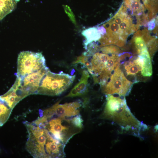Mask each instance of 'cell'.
<instances>
[{"label":"cell","mask_w":158,"mask_h":158,"mask_svg":"<svg viewBox=\"0 0 158 158\" xmlns=\"http://www.w3.org/2000/svg\"><path fill=\"white\" fill-rule=\"evenodd\" d=\"M13 109L0 98V127L7 121Z\"/></svg>","instance_id":"15"},{"label":"cell","mask_w":158,"mask_h":158,"mask_svg":"<svg viewBox=\"0 0 158 158\" xmlns=\"http://www.w3.org/2000/svg\"><path fill=\"white\" fill-rule=\"evenodd\" d=\"M20 0H0V20L15 9Z\"/></svg>","instance_id":"13"},{"label":"cell","mask_w":158,"mask_h":158,"mask_svg":"<svg viewBox=\"0 0 158 158\" xmlns=\"http://www.w3.org/2000/svg\"><path fill=\"white\" fill-rule=\"evenodd\" d=\"M136 60L141 68V75L143 77H150L152 73L150 54L147 50L138 54Z\"/></svg>","instance_id":"12"},{"label":"cell","mask_w":158,"mask_h":158,"mask_svg":"<svg viewBox=\"0 0 158 158\" xmlns=\"http://www.w3.org/2000/svg\"><path fill=\"white\" fill-rule=\"evenodd\" d=\"M24 124L28 133L25 148L33 157L64 156L65 145L54 138L42 124L35 121L31 122L25 121Z\"/></svg>","instance_id":"1"},{"label":"cell","mask_w":158,"mask_h":158,"mask_svg":"<svg viewBox=\"0 0 158 158\" xmlns=\"http://www.w3.org/2000/svg\"><path fill=\"white\" fill-rule=\"evenodd\" d=\"M133 84L126 78L119 65L113 71L105 83L101 87L105 94L123 97L129 93Z\"/></svg>","instance_id":"6"},{"label":"cell","mask_w":158,"mask_h":158,"mask_svg":"<svg viewBox=\"0 0 158 158\" xmlns=\"http://www.w3.org/2000/svg\"><path fill=\"white\" fill-rule=\"evenodd\" d=\"M89 77V72L87 70L83 71L79 81L66 97L80 96L86 94L88 91V80Z\"/></svg>","instance_id":"11"},{"label":"cell","mask_w":158,"mask_h":158,"mask_svg":"<svg viewBox=\"0 0 158 158\" xmlns=\"http://www.w3.org/2000/svg\"><path fill=\"white\" fill-rule=\"evenodd\" d=\"M63 7L65 12L74 24L76 25V22L75 16L70 7L66 5H63Z\"/></svg>","instance_id":"18"},{"label":"cell","mask_w":158,"mask_h":158,"mask_svg":"<svg viewBox=\"0 0 158 158\" xmlns=\"http://www.w3.org/2000/svg\"><path fill=\"white\" fill-rule=\"evenodd\" d=\"M76 64L83 65L91 74L95 83L104 85L113 71L119 65L117 54H105L96 51L89 55L83 53L75 61Z\"/></svg>","instance_id":"2"},{"label":"cell","mask_w":158,"mask_h":158,"mask_svg":"<svg viewBox=\"0 0 158 158\" xmlns=\"http://www.w3.org/2000/svg\"><path fill=\"white\" fill-rule=\"evenodd\" d=\"M28 95L21 88L19 80L16 77L12 86L6 93L0 95V98L13 109L20 101Z\"/></svg>","instance_id":"10"},{"label":"cell","mask_w":158,"mask_h":158,"mask_svg":"<svg viewBox=\"0 0 158 158\" xmlns=\"http://www.w3.org/2000/svg\"><path fill=\"white\" fill-rule=\"evenodd\" d=\"M75 77L63 71L55 73L49 70L42 78L36 94L59 95L71 86Z\"/></svg>","instance_id":"4"},{"label":"cell","mask_w":158,"mask_h":158,"mask_svg":"<svg viewBox=\"0 0 158 158\" xmlns=\"http://www.w3.org/2000/svg\"><path fill=\"white\" fill-rule=\"evenodd\" d=\"M71 118L62 116L42 114L36 120L44 126L54 138L65 145L80 130L73 125Z\"/></svg>","instance_id":"3"},{"label":"cell","mask_w":158,"mask_h":158,"mask_svg":"<svg viewBox=\"0 0 158 158\" xmlns=\"http://www.w3.org/2000/svg\"><path fill=\"white\" fill-rule=\"evenodd\" d=\"M97 30L101 35H104L106 33V31L105 28L102 26L98 28Z\"/></svg>","instance_id":"19"},{"label":"cell","mask_w":158,"mask_h":158,"mask_svg":"<svg viewBox=\"0 0 158 158\" xmlns=\"http://www.w3.org/2000/svg\"><path fill=\"white\" fill-rule=\"evenodd\" d=\"M154 21H152L151 22V23H150L149 27L150 28L152 29L154 27Z\"/></svg>","instance_id":"20"},{"label":"cell","mask_w":158,"mask_h":158,"mask_svg":"<svg viewBox=\"0 0 158 158\" xmlns=\"http://www.w3.org/2000/svg\"><path fill=\"white\" fill-rule=\"evenodd\" d=\"M46 66V60L41 53L22 51L18 55L17 72L16 75L23 77Z\"/></svg>","instance_id":"7"},{"label":"cell","mask_w":158,"mask_h":158,"mask_svg":"<svg viewBox=\"0 0 158 158\" xmlns=\"http://www.w3.org/2000/svg\"><path fill=\"white\" fill-rule=\"evenodd\" d=\"M133 42L137 54H139L144 51L147 50L145 41L142 36H140V33L138 32L134 37Z\"/></svg>","instance_id":"16"},{"label":"cell","mask_w":158,"mask_h":158,"mask_svg":"<svg viewBox=\"0 0 158 158\" xmlns=\"http://www.w3.org/2000/svg\"><path fill=\"white\" fill-rule=\"evenodd\" d=\"M81 34L85 38L84 46L85 49L89 44L94 41L99 40L101 37V35L98 32L97 29L93 27L84 30Z\"/></svg>","instance_id":"14"},{"label":"cell","mask_w":158,"mask_h":158,"mask_svg":"<svg viewBox=\"0 0 158 158\" xmlns=\"http://www.w3.org/2000/svg\"><path fill=\"white\" fill-rule=\"evenodd\" d=\"M49 70L46 66L40 70L18 78L20 86L28 95L36 94L37 90L43 76Z\"/></svg>","instance_id":"9"},{"label":"cell","mask_w":158,"mask_h":158,"mask_svg":"<svg viewBox=\"0 0 158 158\" xmlns=\"http://www.w3.org/2000/svg\"><path fill=\"white\" fill-rule=\"evenodd\" d=\"M120 97L108 95L104 112L105 115L117 122H122V126H124V121L126 123V122L128 123L129 121L135 122L126 105L125 99Z\"/></svg>","instance_id":"5"},{"label":"cell","mask_w":158,"mask_h":158,"mask_svg":"<svg viewBox=\"0 0 158 158\" xmlns=\"http://www.w3.org/2000/svg\"><path fill=\"white\" fill-rule=\"evenodd\" d=\"M60 101L53 106L43 111H41L42 114L46 116L55 115L71 118L79 114L80 108L82 104L80 101L59 104Z\"/></svg>","instance_id":"8"},{"label":"cell","mask_w":158,"mask_h":158,"mask_svg":"<svg viewBox=\"0 0 158 158\" xmlns=\"http://www.w3.org/2000/svg\"><path fill=\"white\" fill-rule=\"evenodd\" d=\"M72 122L77 128L81 129L83 127V120L80 114H78L71 118Z\"/></svg>","instance_id":"17"}]
</instances>
